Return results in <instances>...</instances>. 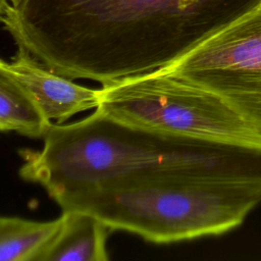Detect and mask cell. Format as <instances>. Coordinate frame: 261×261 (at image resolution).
<instances>
[{
    "mask_svg": "<svg viewBox=\"0 0 261 261\" xmlns=\"http://www.w3.org/2000/svg\"><path fill=\"white\" fill-rule=\"evenodd\" d=\"M261 0H19L2 23L48 69L102 86L161 69Z\"/></svg>",
    "mask_w": 261,
    "mask_h": 261,
    "instance_id": "6da1fadb",
    "label": "cell"
},
{
    "mask_svg": "<svg viewBox=\"0 0 261 261\" xmlns=\"http://www.w3.org/2000/svg\"><path fill=\"white\" fill-rule=\"evenodd\" d=\"M40 150L20 151L19 175L52 198L123 176L184 181H230L239 154L229 144L121 122L95 111L76 122L50 123Z\"/></svg>",
    "mask_w": 261,
    "mask_h": 261,
    "instance_id": "7a4b0ae2",
    "label": "cell"
},
{
    "mask_svg": "<svg viewBox=\"0 0 261 261\" xmlns=\"http://www.w3.org/2000/svg\"><path fill=\"white\" fill-rule=\"evenodd\" d=\"M62 210L90 213L113 230L156 244L219 236L261 203V186L123 176L55 195Z\"/></svg>",
    "mask_w": 261,
    "mask_h": 261,
    "instance_id": "3957f363",
    "label": "cell"
},
{
    "mask_svg": "<svg viewBox=\"0 0 261 261\" xmlns=\"http://www.w3.org/2000/svg\"><path fill=\"white\" fill-rule=\"evenodd\" d=\"M96 110L152 130L261 149V132L216 94L157 69L100 89Z\"/></svg>",
    "mask_w": 261,
    "mask_h": 261,
    "instance_id": "277c9868",
    "label": "cell"
},
{
    "mask_svg": "<svg viewBox=\"0 0 261 261\" xmlns=\"http://www.w3.org/2000/svg\"><path fill=\"white\" fill-rule=\"evenodd\" d=\"M161 69L216 94L261 132V6Z\"/></svg>",
    "mask_w": 261,
    "mask_h": 261,
    "instance_id": "5b68a950",
    "label": "cell"
},
{
    "mask_svg": "<svg viewBox=\"0 0 261 261\" xmlns=\"http://www.w3.org/2000/svg\"><path fill=\"white\" fill-rule=\"evenodd\" d=\"M8 64L50 121L54 119L62 123L72 115L99 105L100 89L80 86L51 71L21 49H17Z\"/></svg>",
    "mask_w": 261,
    "mask_h": 261,
    "instance_id": "8992f818",
    "label": "cell"
},
{
    "mask_svg": "<svg viewBox=\"0 0 261 261\" xmlns=\"http://www.w3.org/2000/svg\"><path fill=\"white\" fill-rule=\"evenodd\" d=\"M63 224L40 261H107L106 243L113 230L96 216L62 210Z\"/></svg>",
    "mask_w": 261,
    "mask_h": 261,
    "instance_id": "52a82bcc",
    "label": "cell"
},
{
    "mask_svg": "<svg viewBox=\"0 0 261 261\" xmlns=\"http://www.w3.org/2000/svg\"><path fill=\"white\" fill-rule=\"evenodd\" d=\"M0 123L5 132H16L31 138H43L51 121L35 102L29 90L0 59Z\"/></svg>",
    "mask_w": 261,
    "mask_h": 261,
    "instance_id": "ba28073f",
    "label": "cell"
},
{
    "mask_svg": "<svg viewBox=\"0 0 261 261\" xmlns=\"http://www.w3.org/2000/svg\"><path fill=\"white\" fill-rule=\"evenodd\" d=\"M62 224V214L49 221L0 216V261H40Z\"/></svg>",
    "mask_w": 261,
    "mask_h": 261,
    "instance_id": "9c48e42d",
    "label": "cell"
},
{
    "mask_svg": "<svg viewBox=\"0 0 261 261\" xmlns=\"http://www.w3.org/2000/svg\"><path fill=\"white\" fill-rule=\"evenodd\" d=\"M8 0H0V22L2 21L3 17H4V14H5V11L8 7Z\"/></svg>",
    "mask_w": 261,
    "mask_h": 261,
    "instance_id": "30bf717a",
    "label": "cell"
},
{
    "mask_svg": "<svg viewBox=\"0 0 261 261\" xmlns=\"http://www.w3.org/2000/svg\"><path fill=\"white\" fill-rule=\"evenodd\" d=\"M9 1L12 3V5H15V4H17L19 2V0H9Z\"/></svg>",
    "mask_w": 261,
    "mask_h": 261,
    "instance_id": "8fae6325",
    "label": "cell"
},
{
    "mask_svg": "<svg viewBox=\"0 0 261 261\" xmlns=\"http://www.w3.org/2000/svg\"><path fill=\"white\" fill-rule=\"evenodd\" d=\"M0 132H5V128L1 123H0Z\"/></svg>",
    "mask_w": 261,
    "mask_h": 261,
    "instance_id": "7c38bea8",
    "label": "cell"
}]
</instances>
